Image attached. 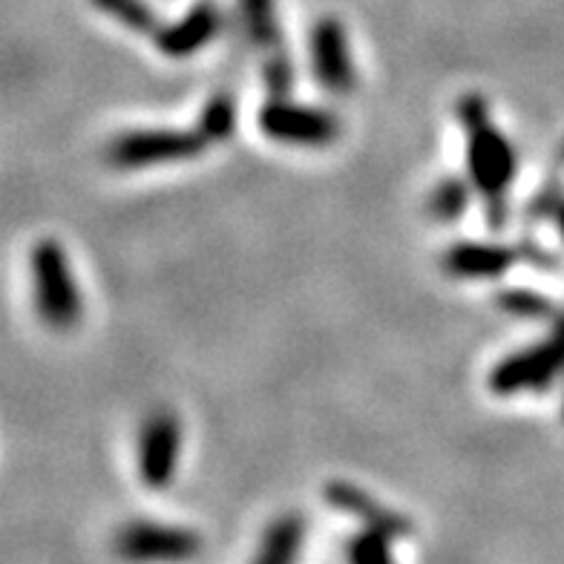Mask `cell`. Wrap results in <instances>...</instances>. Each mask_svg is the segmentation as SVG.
Instances as JSON below:
<instances>
[{"label":"cell","mask_w":564,"mask_h":564,"mask_svg":"<svg viewBox=\"0 0 564 564\" xmlns=\"http://www.w3.org/2000/svg\"><path fill=\"white\" fill-rule=\"evenodd\" d=\"M455 116L467 130V178L478 199L484 202L490 228L501 230L507 223V196L516 182L519 159L516 148L490 116L487 98L467 93L458 98Z\"/></svg>","instance_id":"6da1fadb"},{"label":"cell","mask_w":564,"mask_h":564,"mask_svg":"<svg viewBox=\"0 0 564 564\" xmlns=\"http://www.w3.org/2000/svg\"><path fill=\"white\" fill-rule=\"evenodd\" d=\"M35 312L53 332H73L84 317V300L73 262L55 239H41L30 257Z\"/></svg>","instance_id":"7a4b0ae2"},{"label":"cell","mask_w":564,"mask_h":564,"mask_svg":"<svg viewBox=\"0 0 564 564\" xmlns=\"http://www.w3.org/2000/svg\"><path fill=\"white\" fill-rule=\"evenodd\" d=\"M564 378V314L550 323V335L535 346L512 351L490 371V392L512 398L521 392H544Z\"/></svg>","instance_id":"3957f363"},{"label":"cell","mask_w":564,"mask_h":564,"mask_svg":"<svg viewBox=\"0 0 564 564\" xmlns=\"http://www.w3.org/2000/svg\"><path fill=\"white\" fill-rule=\"evenodd\" d=\"M210 144L199 130H130L110 141L107 162L119 171H141V167H159V164H176L199 159Z\"/></svg>","instance_id":"277c9868"},{"label":"cell","mask_w":564,"mask_h":564,"mask_svg":"<svg viewBox=\"0 0 564 564\" xmlns=\"http://www.w3.org/2000/svg\"><path fill=\"white\" fill-rule=\"evenodd\" d=\"M112 550L127 564H182L199 556L202 539L191 528L139 519L116 533Z\"/></svg>","instance_id":"5b68a950"},{"label":"cell","mask_w":564,"mask_h":564,"mask_svg":"<svg viewBox=\"0 0 564 564\" xmlns=\"http://www.w3.org/2000/svg\"><path fill=\"white\" fill-rule=\"evenodd\" d=\"M260 130L271 141L289 148H328L340 139L343 124L332 110L294 105L289 96H271V101L260 110Z\"/></svg>","instance_id":"8992f818"},{"label":"cell","mask_w":564,"mask_h":564,"mask_svg":"<svg viewBox=\"0 0 564 564\" xmlns=\"http://www.w3.org/2000/svg\"><path fill=\"white\" fill-rule=\"evenodd\" d=\"M182 455V423L171 409H153L139 430L135 467L148 490H167L176 478Z\"/></svg>","instance_id":"52a82bcc"},{"label":"cell","mask_w":564,"mask_h":564,"mask_svg":"<svg viewBox=\"0 0 564 564\" xmlns=\"http://www.w3.org/2000/svg\"><path fill=\"white\" fill-rule=\"evenodd\" d=\"M312 73L328 96L346 98L357 87L349 32L337 18H319L312 30Z\"/></svg>","instance_id":"ba28073f"},{"label":"cell","mask_w":564,"mask_h":564,"mask_svg":"<svg viewBox=\"0 0 564 564\" xmlns=\"http://www.w3.org/2000/svg\"><path fill=\"white\" fill-rule=\"evenodd\" d=\"M219 32H223V9L216 7V0H199L185 18H178L171 26H159L153 41L164 58L182 61L214 44Z\"/></svg>","instance_id":"9c48e42d"},{"label":"cell","mask_w":564,"mask_h":564,"mask_svg":"<svg viewBox=\"0 0 564 564\" xmlns=\"http://www.w3.org/2000/svg\"><path fill=\"white\" fill-rule=\"evenodd\" d=\"M521 260L519 246H501V242H455L444 251L441 265L444 274L453 280H498Z\"/></svg>","instance_id":"30bf717a"},{"label":"cell","mask_w":564,"mask_h":564,"mask_svg":"<svg viewBox=\"0 0 564 564\" xmlns=\"http://www.w3.org/2000/svg\"><path fill=\"white\" fill-rule=\"evenodd\" d=\"M326 501L335 510L346 512L351 519H357L364 528L380 530V533L392 535V539H403V535H412V521L401 512L387 510L380 505L378 498L369 496L366 490H360L357 484L349 481H328L326 484Z\"/></svg>","instance_id":"8fae6325"},{"label":"cell","mask_w":564,"mask_h":564,"mask_svg":"<svg viewBox=\"0 0 564 564\" xmlns=\"http://www.w3.org/2000/svg\"><path fill=\"white\" fill-rule=\"evenodd\" d=\"M303 542L305 519L300 512H285L268 524L251 564H297L303 556Z\"/></svg>","instance_id":"7c38bea8"},{"label":"cell","mask_w":564,"mask_h":564,"mask_svg":"<svg viewBox=\"0 0 564 564\" xmlns=\"http://www.w3.org/2000/svg\"><path fill=\"white\" fill-rule=\"evenodd\" d=\"M473 194H476V191L469 185V178L446 176L441 178L438 185L432 187L430 199H426V210H430V216L435 223L455 225L460 216L467 214Z\"/></svg>","instance_id":"4fadbf2b"},{"label":"cell","mask_w":564,"mask_h":564,"mask_svg":"<svg viewBox=\"0 0 564 564\" xmlns=\"http://www.w3.org/2000/svg\"><path fill=\"white\" fill-rule=\"evenodd\" d=\"M242 12V26L253 46L260 50H280V23H276L274 0H239Z\"/></svg>","instance_id":"5bb4252c"},{"label":"cell","mask_w":564,"mask_h":564,"mask_svg":"<svg viewBox=\"0 0 564 564\" xmlns=\"http://www.w3.org/2000/svg\"><path fill=\"white\" fill-rule=\"evenodd\" d=\"M196 130L205 135L208 144H223L237 130V101L230 93H216L205 101L196 121Z\"/></svg>","instance_id":"9a60e30c"},{"label":"cell","mask_w":564,"mask_h":564,"mask_svg":"<svg viewBox=\"0 0 564 564\" xmlns=\"http://www.w3.org/2000/svg\"><path fill=\"white\" fill-rule=\"evenodd\" d=\"M89 3L110 21L121 23L124 30L141 32V35H156L159 32L156 12L144 0H89Z\"/></svg>","instance_id":"2e32d148"},{"label":"cell","mask_w":564,"mask_h":564,"mask_svg":"<svg viewBox=\"0 0 564 564\" xmlns=\"http://www.w3.org/2000/svg\"><path fill=\"white\" fill-rule=\"evenodd\" d=\"M394 542L392 535L364 528L346 542V564H394Z\"/></svg>","instance_id":"e0dca14e"},{"label":"cell","mask_w":564,"mask_h":564,"mask_svg":"<svg viewBox=\"0 0 564 564\" xmlns=\"http://www.w3.org/2000/svg\"><path fill=\"white\" fill-rule=\"evenodd\" d=\"M498 308H505L507 314L519 319H533V323H556L562 317L556 305L550 303L547 297L524 289H512L505 291V294H498Z\"/></svg>","instance_id":"ac0fdd59"},{"label":"cell","mask_w":564,"mask_h":564,"mask_svg":"<svg viewBox=\"0 0 564 564\" xmlns=\"http://www.w3.org/2000/svg\"><path fill=\"white\" fill-rule=\"evenodd\" d=\"M265 84L271 89V96L285 98L291 93V84H294V69H291L289 55L271 53V58L265 61Z\"/></svg>","instance_id":"d6986e66"},{"label":"cell","mask_w":564,"mask_h":564,"mask_svg":"<svg viewBox=\"0 0 564 564\" xmlns=\"http://www.w3.org/2000/svg\"><path fill=\"white\" fill-rule=\"evenodd\" d=\"M550 182H562L564 185V139L558 144V153H556V162H553V171H550Z\"/></svg>","instance_id":"ffe728a7"},{"label":"cell","mask_w":564,"mask_h":564,"mask_svg":"<svg viewBox=\"0 0 564 564\" xmlns=\"http://www.w3.org/2000/svg\"><path fill=\"white\" fill-rule=\"evenodd\" d=\"M553 223H556V230H558V237L564 239V199L558 202V208L553 210Z\"/></svg>","instance_id":"44dd1931"},{"label":"cell","mask_w":564,"mask_h":564,"mask_svg":"<svg viewBox=\"0 0 564 564\" xmlns=\"http://www.w3.org/2000/svg\"><path fill=\"white\" fill-rule=\"evenodd\" d=\"M562 412H564V401H562Z\"/></svg>","instance_id":"7402d4cb"}]
</instances>
